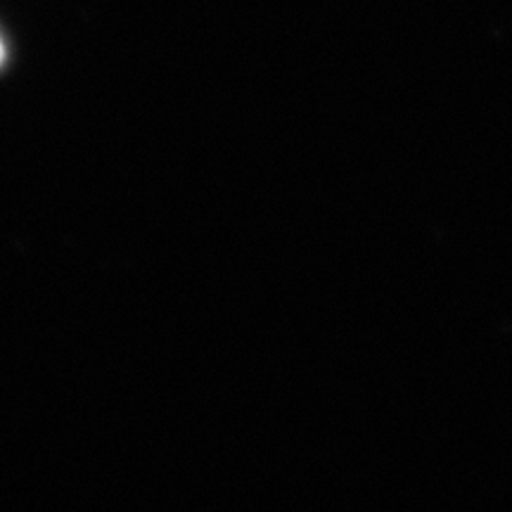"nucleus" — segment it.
<instances>
[{
    "instance_id": "nucleus-1",
    "label": "nucleus",
    "mask_w": 512,
    "mask_h": 512,
    "mask_svg": "<svg viewBox=\"0 0 512 512\" xmlns=\"http://www.w3.org/2000/svg\"><path fill=\"white\" fill-rule=\"evenodd\" d=\"M5 60V48H3V41H0V64Z\"/></svg>"
}]
</instances>
